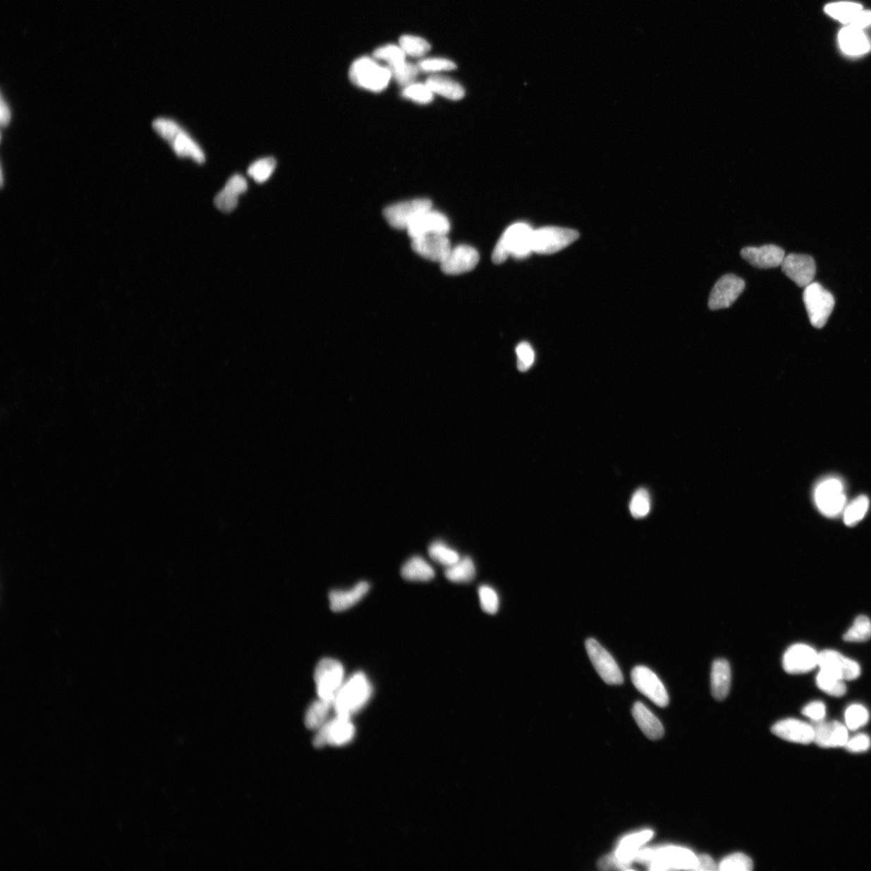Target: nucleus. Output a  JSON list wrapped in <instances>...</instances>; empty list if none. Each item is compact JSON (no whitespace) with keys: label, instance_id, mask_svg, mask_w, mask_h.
<instances>
[{"label":"nucleus","instance_id":"nucleus-31","mask_svg":"<svg viewBox=\"0 0 871 871\" xmlns=\"http://www.w3.org/2000/svg\"><path fill=\"white\" fill-rule=\"evenodd\" d=\"M401 575L406 580L427 582L435 576V571L423 558L414 556L403 566Z\"/></svg>","mask_w":871,"mask_h":871},{"label":"nucleus","instance_id":"nucleus-13","mask_svg":"<svg viewBox=\"0 0 871 871\" xmlns=\"http://www.w3.org/2000/svg\"><path fill=\"white\" fill-rule=\"evenodd\" d=\"M631 678L635 687L652 702L661 707L669 704V695L660 678L648 667L643 666L633 669Z\"/></svg>","mask_w":871,"mask_h":871},{"label":"nucleus","instance_id":"nucleus-16","mask_svg":"<svg viewBox=\"0 0 871 871\" xmlns=\"http://www.w3.org/2000/svg\"><path fill=\"white\" fill-rule=\"evenodd\" d=\"M818 660L819 653L810 645L796 644L786 651L783 666L791 674H805L818 666Z\"/></svg>","mask_w":871,"mask_h":871},{"label":"nucleus","instance_id":"nucleus-37","mask_svg":"<svg viewBox=\"0 0 871 871\" xmlns=\"http://www.w3.org/2000/svg\"><path fill=\"white\" fill-rule=\"evenodd\" d=\"M817 687L826 694L841 697L846 693L845 681L827 671L820 670L817 676Z\"/></svg>","mask_w":871,"mask_h":871},{"label":"nucleus","instance_id":"nucleus-18","mask_svg":"<svg viewBox=\"0 0 871 871\" xmlns=\"http://www.w3.org/2000/svg\"><path fill=\"white\" fill-rule=\"evenodd\" d=\"M782 271L800 288H806L813 282L816 274V263L811 256L791 254L785 256Z\"/></svg>","mask_w":871,"mask_h":871},{"label":"nucleus","instance_id":"nucleus-10","mask_svg":"<svg viewBox=\"0 0 871 871\" xmlns=\"http://www.w3.org/2000/svg\"><path fill=\"white\" fill-rule=\"evenodd\" d=\"M429 199L419 198L400 202L386 207L384 216L387 223L396 229H407L415 219L432 209Z\"/></svg>","mask_w":871,"mask_h":871},{"label":"nucleus","instance_id":"nucleus-48","mask_svg":"<svg viewBox=\"0 0 871 871\" xmlns=\"http://www.w3.org/2000/svg\"><path fill=\"white\" fill-rule=\"evenodd\" d=\"M517 355V367L520 372H525L529 370L535 360V353L533 351L532 346L528 342H521L516 347Z\"/></svg>","mask_w":871,"mask_h":871},{"label":"nucleus","instance_id":"nucleus-32","mask_svg":"<svg viewBox=\"0 0 871 871\" xmlns=\"http://www.w3.org/2000/svg\"><path fill=\"white\" fill-rule=\"evenodd\" d=\"M476 570L473 560L469 557L460 559L457 563L447 567L445 575L453 583H468L474 580Z\"/></svg>","mask_w":871,"mask_h":871},{"label":"nucleus","instance_id":"nucleus-3","mask_svg":"<svg viewBox=\"0 0 871 871\" xmlns=\"http://www.w3.org/2000/svg\"><path fill=\"white\" fill-rule=\"evenodd\" d=\"M153 128L162 138L171 145L178 157H190L199 164L205 162L203 150L177 123L164 119V118H159L154 121Z\"/></svg>","mask_w":871,"mask_h":871},{"label":"nucleus","instance_id":"nucleus-8","mask_svg":"<svg viewBox=\"0 0 871 871\" xmlns=\"http://www.w3.org/2000/svg\"><path fill=\"white\" fill-rule=\"evenodd\" d=\"M580 237L575 230L560 227H544L532 234V251L539 255H553L568 247Z\"/></svg>","mask_w":871,"mask_h":871},{"label":"nucleus","instance_id":"nucleus-7","mask_svg":"<svg viewBox=\"0 0 871 871\" xmlns=\"http://www.w3.org/2000/svg\"><path fill=\"white\" fill-rule=\"evenodd\" d=\"M803 299L813 327L823 328L834 308V296L824 289L822 284L812 282L806 286Z\"/></svg>","mask_w":871,"mask_h":871},{"label":"nucleus","instance_id":"nucleus-1","mask_svg":"<svg viewBox=\"0 0 871 871\" xmlns=\"http://www.w3.org/2000/svg\"><path fill=\"white\" fill-rule=\"evenodd\" d=\"M373 688L363 672H356L342 684L334 702L337 716L351 717L367 704Z\"/></svg>","mask_w":871,"mask_h":871},{"label":"nucleus","instance_id":"nucleus-2","mask_svg":"<svg viewBox=\"0 0 871 871\" xmlns=\"http://www.w3.org/2000/svg\"><path fill=\"white\" fill-rule=\"evenodd\" d=\"M533 230L529 224L516 223L509 226L503 233L494 247L492 261L496 264L504 262L510 256L516 260L529 257L532 251Z\"/></svg>","mask_w":871,"mask_h":871},{"label":"nucleus","instance_id":"nucleus-39","mask_svg":"<svg viewBox=\"0 0 871 871\" xmlns=\"http://www.w3.org/2000/svg\"><path fill=\"white\" fill-rule=\"evenodd\" d=\"M391 73L392 78L404 87L410 85L415 82L417 78L420 68L418 66H415L408 61H404L401 63L389 66Z\"/></svg>","mask_w":871,"mask_h":871},{"label":"nucleus","instance_id":"nucleus-50","mask_svg":"<svg viewBox=\"0 0 871 871\" xmlns=\"http://www.w3.org/2000/svg\"><path fill=\"white\" fill-rule=\"evenodd\" d=\"M802 713L813 722L822 721L826 715V707L823 702L813 701L803 707Z\"/></svg>","mask_w":871,"mask_h":871},{"label":"nucleus","instance_id":"nucleus-12","mask_svg":"<svg viewBox=\"0 0 871 871\" xmlns=\"http://www.w3.org/2000/svg\"><path fill=\"white\" fill-rule=\"evenodd\" d=\"M355 735V728L351 721V717L336 715L334 720L325 723L319 729L313 744L317 748H322L326 745H344L350 743Z\"/></svg>","mask_w":871,"mask_h":871},{"label":"nucleus","instance_id":"nucleus-45","mask_svg":"<svg viewBox=\"0 0 871 871\" xmlns=\"http://www.w3.org/2000/svg\"><path fill=\"white\" fill-rule=\"evenodd\" d=\"M870 719L869 712L860 705H853L848 707L845 713L846 727L851 730H857L867 724Z\"/></svg>","mask_w":871,"mask_h":871},{"label":"nucleus","instance_id":"nucleus-53","mask_svg":"<svg viewBox=\"0 0 871 871\" xmlns=\"http://www.w3.org/2000/svg\"><path fill=\"white\" fill-rule=\"evenodd\" d=\"M718 867L713 859L707 854L697 856V863L695 870H717Z\"/></svg>","mask_w":871,"mask_h":871},{"label":"nucleus","instance_id":"nucleus-29","mask_svg":"<svg viewBox=\"0 0 871 871\" xmlns=\"http://www.w3.org/2000/svg\"><path fill=\"white\" fill-rule=\"evenodd\" d=\"M731 686V669L729 662L718 659L713 662L711 674V688L713 697L717 700L726 698Z\"/></svg>","mask_w":871,"mask_h":871},{"label":"nucleus","instance_id":"nucleus-40","mask_svg":"<svg viewBox=\"0 0 871 871\" xmlns=\"http://www.w3.org/2000/svg\"><path fill=\"white\" fill-rule=\"evenodd\" d=\"M276 167V160L273 157H264L250 166L249 176L257 183H265L272 176Z\"/></svg>","mask_w":871,"mask_h":871},{"label":"nucleus","instance_id":"nucleus-54","mask_svg":"<svg viewBox=\"0 0 871 871\" xmlns=\"http://www.w3.org/2000/svg\"><path fill=\"white\" fill-rule=\"evenodd\" d=\"M0 110H1V114H0V116H1V126L3 127L7 126L11 120V112L7 104L4 102L3 97L1 98V106H0Z\"/></svg>","mask_w":871,"mask_h":871},{"label":"nucleus","instance_id":"nucleus-30","mask_svg":"<svg viewBox=\"0 0 871 871\" xmlns=\"http://www.w3.org/2000/svg\"><path fill=\"white\" fill-rule=\"evenodd\" d=\"M425 83L434 95H439L444 98L458 101L464 97V88L458 83L448 77L441 75L431 76L427 80Z\"/></svg>","mask_w":871,"mask_h":871},{"label":"nucleus","instance_id":"nucleus-24","mask_svg":"<svg viewBox=\"0 0 871 871\" xmlns=\"http://www.w3.org/2000/svg\"><path fill=\"white\" fill-rule=\"evenodd\" d=\"M772 731L777 737L791 743L808 745L813 743L814 729L812 724L796 720V719H786L775 724Z\"/></svg>","mask_w":871,"mask_h":871},{"label":"nucleus","instance_id":"nucleus-21","mask_svg":"<svg viewBox=\"0 0 871 871\" xmlns=\"http://www.w3.org/2000/svg\"><path fill=\"white\" fill-rule=\"evenodd\" d=\"M653 836L654 832L648 829L623 837L614 853L617 864V869L631 870V865L635 862V857H636L638 852Z\"/></svg>","mask_w":871,"mask_h":871},{"label":"nucleus","instance_id":"nucleus-9","mask_svg":"<svg viewBox=\"0 0 871 871\" xmlns=\"http://www.w3.org/2000/svg\"><path fill=\"white\" fill-rule=\"evenodd\" d=\"M697 856L687 848L667 846L654 848L653 858L648 865L650 870H695Z\"/></svg>","mask_w":871,"mask_h":871},{"label":"nucleus","instance_id":"nucleus-25","mask_svg":"<svg viewBox=\"0 0 871 871\" xmlns=\"http://www.w3.org/2000/svg\"><path fill=\"white\" fill-rule=\"evenodd\" d=\"M248 189V183L241 174H234L230 178L226 186L219 193L214 200L218 209L224 212H231L238 205L239 197Z\"/></svg>","mask_w":871,"mask_h":871},{"label":"nucleus","instance_id":"nucleus-52","mask_svg":"<svg viewBox=\"0 0 871 871\" xmlns=\"http://www.w3.org/2000/svg\"><path fill=\"white\" fill-rule=\"evenodd\" d=\"M848 25L858 28V29L863 30L865 28L871 27V12L870 11L862 10L853 19L851 23Z\"/></svg>","mask_w":871,"mask_h":871},{"label":"nucleus","instance_id":"nucleus-38","mask_svg":"<svg viewBox=\"0 0 871 871\" xmlns=\"http://www.w3.org/2000/svg\"><path fill=\"white\" fill-rule=\"evenodd\" d=\"M429 554L432 560L446 567L457 563L461 559L456 550L441 542H432L429 548Z\"/></svg>","mask_w":871,"mask_h":871},{"label":"nucleus","instance_id":"nucleus-43","mask_svg":"<svg viewBox=\"0 0 871 871\" xmlns=\"http://www.w3.org/2000/svg\"><path fill=\"white\" fill-rule=\"evenodd\" d=\"M753 862L750 858L744 853H735L724 858L718 865V870L722 871H750L753 870Z\"/></svg>","mask_w":871,"mask_h":871},{"label":"nucleus","instance_id":"nucleus-15","mask_svg":"<svg viewBox=\"0 0 871 871\" xmlns=\"http://www.w3.org/2000/svg\"><path fill=\"white\" fill-rule=\"evenodd\" d=\"M820 670L827 671L843 681H851L861 674L858 663L836 650H826L819 653Z\"/></svg>","mask_w":871,"mask_h":871},{"label":"nucleus","instance_id":"nucleus-51","mask_svg":"<svg viewBox=\"0 0 871 871\" xmlns=\"http://www.w3.org/2000/svg\"><path fill=\"white\" fill-rule=\"evenodd\" d=\"M871 741L867 735L858 734L855 737L848 739L845 745L846 750L851 753H863L870 748Z\"/></svg>","mask_w":871,"mask_h":871},{"label":"nucleus","instance_id":"nucleus-44","mask_svg":"<svg viewBox=\"0 0 871 871\" xmlns=\"http://www.w3.org/2000/svg\"><path fill=\"white\" fill-rule=\"evenodd\" d=\"M400 46L407 55L421 57L430 50V44L423 38L406 35L400 39Z\"/></svg>","mask_w":871,"mask_h":871},{"label":"nucleus","instance_id":"nucleus-33","mask_svg":"<svg viewBox=\"0 0 871 871\" xmlns=\"http://www.w3.org/2000/svg\"><path fill=\"white\" fill-rule=\"evenodd\" d=\"M331 707H334V704L331 702L319 698L315 701L306 712L305 719L306 726L310 729L322 728L327 721Z\"/></svg>","mask_w":871,"mask_h":871},{"label":"nucleus","instance_id":"nucleus-36","mask_svg":"<svg viewBox=\"0 0 871 871\" xmlns=\"http://www.w3.org/2000/svg\"><path fill=\"white\" fill-rule=\"evenodd\" d=\"M871 638V621L867 616H859L848 629L843 639L847 642L861 643Z\"/></svg>","mask_w":871,"mask_h":871},{"label":"nucleus","instance_id":"nucleus-27","mask_svg":"<svg viewBox=\"0 0 871 871\" xmlns=\"http://www.w3.org/2000/svg\"><path fill=\"white\" fill-rule=\"evenodd\" d=\"M370 584L366 581L359 582L355 587L348 590H334L329 593V603L331 610L336 612L346 611L352 608L364 598L369 592Z\"/></svg>","mask_w":871,"mask_h":871},{"label":"nucleus","instance_id":"nucleus-34","mask_svg":"<svg viewBox=\"0 0 871 871\" xmlns=\"http://www.w3.org/2000/svg\"><path fill=\"white\" fill-rule=\"evenodd\" d=\"M863 10L862 5L852 2H839L825 6V13L843 24L850 25Z\"/></svg>","mask_w":871,"mask_h":871},{"label":"nucleus","instance_id":"nucleus-6","mask_svg":"<svg viewBox=\"0 0 871 871\" xmlns=\"http://www.w3.org/2000/svg\"><path fill=\"white\" fill-rule=\"evenodd\" d=\"M319 699L334 704L336 696L345 682V669L339 661L326 657L318 662L314 672Z\"/></svg>","mask_w":871,"mask_h":871},{"label":"nucleus","instance_id":"nucleus-23","mask_svg":"<svg viewBox=\"0 0 871 871\" xmlns=\"http://www.w3.org/2000/svg\"><path fill=\"white\" fill-rule=\"evenodd\" d=\"M741 255L753 267L769 269L782 265L785 252L777 245H765L758 248L757 247H745L741 251Z\"/></svg>","mask_w":871,"mask_h":871},{"label":"nucleus","instance_id":"nucleus-11","mask_svg":"<svg viewBox=\"0 0 871 871\" xmlns=\"http://www.w3.org/2000/svg\"><path fill=\"white\" fill-rule=\"evenodd\" d=\"M586 649L593 666L606 683L619 685L623 682V674L616 662L597 640L588 639Z\"/></svg>","mask_w":871,"mask_h":871},{"label":"nucleus","instance_id":"nucleus-14","mask_svg":"<svg viewBox=\"0 0 871 871\" xmlns=\"http://www.w3.org/2000/svg\"><path fill=\"white\" fill-rule=\"evenodd\" d=\"M745 288V281L734 274H726L719 279L713 286L709 300V307L712 311L731 307L743 293Z\"/></svg>","mask_w":871,"mask_h":871},{"label":"nucleus","instance_id":"nucleus-42","mask_svg":"<svg viewBox=\"0 0 871 871\" xmlns=\"http://www.w3.org/2000/svg\"><path fill=\"white\" fill-rule=\"evenodd\" d=\"M651 508L650 494L644 488H640L633 494L629 510L635 518H643L647 516Z\"/></svg>","mask_w":871,"mask_h":871},{"label":"nucleus","instance_id":"nucleus-22","mask_svg":"<svg viewBox=\"0 0 871 871\" xmlns=\"http://www.w3.org/2000/svg\"><path fill=\"white\" fill-rule=\"evenodd\" d=\"M813 743L822 748L845 747L848 739V729L844 724L837 721L814 722Z\"/></svg>","mask_w":871,"mask_h":871},{"label":"nucleus","instance_id":"nucleus-5","mask_svg":"<svg viewBox=\"0 0 871 871\" xmlns=\"http://www.w3.org/2000/svg\"><path fill=\"white\" fill-rule=\"evenodd\" d=\"M814 500L824 516L831 518L839 516L846 507L844 483L839 477H826L815 488Z\"/></svg>","mask_w":871,"mask_h":871},{"label":"nucleus","instance_id":"nucleus-17","mask_svg":"<svg viewBox=\"0 0 871 871\" xmlns=\"http://www.w3.org/2000/svg\"><path fill=\"white\" fill-rule=\"evenodd\" d=\"M449 230L451 222L447 217L432 209L415 219L407 229L412 239L429 235H447Z\"/></svg>","mask_w":871,"mask_h":871},{"label":"nucleus","instance_id":"nucleus-49","mask_svg":"<svg viewBox=\"0 0 871 871\" xmlns=\"http://www.w3.org/2000/svg\"><path fill=\"white\" fill-rule=\"evenodd\" d=\"M418 66L420 71L432 73L456 69V64L452 61L443 59H424L420 61Z\"/></svg>","mask_w":871,"mask_h":871},{"label":"nucleus","instance_id":"nucleus-26","mask_svg":"<svg viewBox=\"0 0 871 871\" xmlns=\"http://www.w3.org/2000/svg\"><path fill=\"white\" fill-rule=\"evenodd\" d=\"M839 42L842 51L850 56H861L871 49V42L863 30L852 25L840 31Z\"/></svg>","mask_w":871,"mask_h":871},{"label":"nucleus","instance_id":"nucleus-47","mask_svg":"<svg viewBox=\"0 0 871 871\" xmlns=\"http://www.w3.org/2000/svg\"><path fill=\"white\" fill-rule=\"evenodd\" d=\"M479 595L482 610L488 614H497L499 604L497 592L491 587L483 585L479 589Z\"/></svg>","mask_w":871,"mask_h":871},{"label":"nucleus","instance_id":"nucleus-20","mask_svg":"<svg viewBox=\"0 0 871 871\" xmlns=\"http://www.w3.org/2000/svg\"><path fill=\"white\" fill-rule=\"evenodd\" d=\"M412 240L413 251L431 262L441 264L452 250L447 235H429Z\"/></svg>","mask_w":871,"mask_h":871},{"label":"nucleus","instance_id":"nucleus-19","mask_svg":"<svg viewBox=\"0 0 871 871\" xmlns=\"http://www.w3.org/2000/svg\"><path fill=\"white\" fill-rule=\"evenodd\" d=\"M479 262V252L473 247L462 245L452 248L441 263V269L446 274L458 275L473 271Z\"/></svg>","mask_w":871,"mask_h":871},{"label":"nucleus","instance_id":"nucleus-28","mask_svg":"<svg viewBox=\"0 0 871 871\" xmlns=\"http://www.w3.org/2000/svg\"><path fill=\"white\" fill-rule=\"evenodd\" d=\"M633 716L635 721L643 733L651 740L660 739L664 734L661 721L651 712L647 707L640 702H637L633 709Z\"/></svg>","mask_w":871,"mask_h":871},{"label":"nucleus","instance_id":"nucleus-46","mask_svg":"<svg viewBox=\"0 0 871 871\" xmlns=\"http://www.w3.org/2000/svg\"><path fill=\"white\" fill-rule=\"evenodd\" d=\"M406 55L401 47L393 46V44L379 47L374 52V58L387 61L389 66L406 61Z\"/></svg>","mask_w":871,"mask_h":871},{"label":"nucleus","instance_id":"nucleus-4","mask_svg":"<svg viewBox=\"0 0 871 871\" xmlns=\"http://www.w3.org/2000/svg\"><path fill=\"white\" fill-rule=\"evenodd\" d=\"M391 73L370 58H361L350 69V78L355 85L373 92H383L390 83Z\"/></svg>","mask_w":871,"mask_h":871},{"label":"nucleus","instance_id":"nucleus-35","mask_svg":"<svg viewBox=\"0 0 871 871\" xmlns=\"http://www.w3.org/2000/svg\"><path fill=\"white\" fill-rule=\"evenodd\" d=\"M870 507V500L867 497L860 496L846 506L844 511V523L847 526L853 527L858 524L865 515Z\"/></svg>","mask_w":871,"mask_h":871},{"label":"nucleus","instance_id":"nucleus-41","mask_svg":"<svg viewBox=\"0 0 871 871\" xmlns=\"http://www.w3.org/2000/svg\"><path fill=\"white\" fill-rule=\"evenodd\" d=\"M403 97L419 104H428L434 100V93L426 83H412L404 87Z\"/></svg>","mask_w":871,"mask_h":871}]
</instances>
